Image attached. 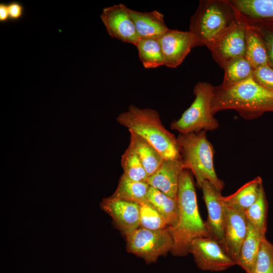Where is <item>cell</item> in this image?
I'll return each mask as SVG.
<instances>
[{"label":"cell","instance_id":"obj_1","mask_svg":"<svg viewBox=\"0 0 273 273\" xmlns=\"http://www.w3.org/2000/svg\"><path fill=\"white\" fill-rule=\"evenodd\" d=\"M211 111L234 110L245 120L256 118L267 112H273V91L256 82L251 76L240 83L213 86Z\"/></svg>","mask_w":273,"mask_h":273},{"label":"cell","instance_id":"obj_2","mask_svg":"<svg viewBox=\"0 0 273 273\" xmlns=\"http://www.w3.org/2000/svg\"><path fill=\"white\" fill-rule=\"evenodd\" d=\"M178 214L176 224L168 228L173 245L171 253L182 256L189 253L192 241L197 238L209 237L205 222L200 215L195 187L189 171L181 174L177 195Z\"/></svg>","mask_w":273,"mask_h":273},{"label":"cell","instance_id":"obj_3","mask_svg":"<svg viewBox=\"0 0 273 273\" xmlns=\"http://www.w3.org/2000/svg\"><path fill=\"white\" fill-rule=\"evenodd\" d=\"M122 126L153 145L165 160L182 158L177 137L163 125L158 112L151 108L130 105L116 117Z\"/></svg>","mask_w":273,"mask_h":273},{"label":"cell","instance_id":"obj_4","mask_svg":"<svg viewBox=\"0 0 273 273\" xmlns=\"http://www.w3.org/2000/svg\"><path fill=\"white\" fill-rule=\"evenodd\" d=\"M240 21L229 0H202L192 16L189 31L196 46L210 50L218 40Z\"/></svg>","mask_w":273,"mask_h":273},{"label":"cell","instance_id":"obj_5","mask_svg":"<svg viewBox=\"0 0 273 273\" xmlns=\"http://www.w3.org/2000/svg\"><path fill=\"white\" fill-rule=\"evenodd\" d=\"M177 139L185 169L192 172L197 186L200 188L202 183L207 180L221 192L224 184L216 173L214 165L215 151L207 139L206 131L179 133Z\"/></svg>","mask_w":273,"mask_h":273},{"label":"cell","instance_id":"obj_6","mask_svg":"<svg viewBox=\"0 0 273 273\" xmlns=\"http://www.w3.org/2000/svg\"><path fill=\"white\" fill-rule=\"evenodd\" d=\"M213 88L210 83L197 82L193 89L194 100L179 119L171 122L170 128L180 134L217 129L219 123L211 111Z\"/></svg>","mask_w":273,"mask_h":273},{"label":"cell","instance_id":"obj_7","mask_svg":"<svg viewBox=\"0 0 273 273\" xmlns=\"http://www.w3.org/2000/svg\"><path fill=\"white\" fill-rule=\"evenodd\" d=\"M127 252L144 259L147 263L171 251L173 242L168 229L151 230L139 227L126 236Z\"/></svg>","mask_w":273,"mask_h":273},{"label":"cell","instance_id":"obj_8","mask_svg":"<svg viewBox=\"0 0 273 273\" xmlns=\"http://www.w3.org/2000/svg\"><path fill=\"white\" fill-rule=\"evenodd\" d=\"M189 253L192 254L198 267L203 270L223 271L236 264L222 246L210 237L194 239Z\"/></svg>","mask_w":273,"mask_h":273},{"label":"cell","instance_id":"obj_9","mask_svg":"<svg viewBox=\"0 0 273 273\" xmlns=\"http://www.w3.org/2000/svg\"><path fill=\"white\" fill-rule=\"evenodd\" d=\"M129 9L122 4L114 5L104 8L100 17L111 37L136 46L141 38Z\"/></svg>","mask_w":273,"mask_h":273},{"label":"cell","instance_id":"obj_10","mask_svg":"<svg viewBox=\"0 0 273 273\" xmlns=\"http://www.w3.org/2000/svg\"><path fill=\"white\" fill-rule=\"evenodd\" d=\"M203 200L206 204L208 217L205 222L210 238L221 245L223 241L225 222V204L222 200L221 192L209 181H204L201 186Z\"/></svg>","mask_w":273,"mask_h":273},{"label":"cell","instance_id":"obj_11","mask_svg":"<svg viewBox=\"0 0 273 273\" xmlns=\"http://www.w3.org/2000/svg\"><path fill=\"white\" fill-rule=\"evenodd\" d=\"M247 27L240 17V21L209 50L213 59L222 68L230 61L245 56Z\"/></svg>","mask_w":273,"mask_h":273},{"label":"cell","instance_id":"obj_12","mask_svg":"<svg viewBox=\"0 0 273 273\" xmlns=\"http://www.w3.org/2000/svg\"><path fill=\"white\" fill-rule=\"evenodd\" d=\"M161 47L164 66L175 68L180 65L191 50L196 47L189 31L169 29L158 39Z\"/></svg>","mask_w":273,"mask_h":273},{"label":"cell","instance_id":"obj_13","mask_svg":"<svg viewBox=\"0 0 273 273\" xmlns=\"http://www.w3.org/2000/svg\"><path fill=\"white\" fill-rule=\"evenodd\" d=\"M225 210L224 237L221 246L236 264L241 246L247 236L248 219L244 210L226 204Z\"/></svg>","mask_w":273,"mask_h":273},{"label":"cell","instance_id":"obj_14","mask_svg":"<svg viewBox=\"0 0 273 273\" xmlns=\"http://www.w3.org/2000/svg\"><path fill=\"white\" fill-rule=\"evenodd\" d=\"M100 206L111 217L114 226L125 237L140 227L139 204L110 196L103 198Z\"/></svg>","mask_w":273,"mask_h":273},{"label":"cell","instance_id":"obj_15","mask_svg":"<svg viewBox=\"0 0 273 273\" xmlns=\"http://www.w3.org/2000/svg\"><path fill=\"white\" fill-rule=\"evenodd\" d=\"M185 169L182 158L164 160L146 182L168 196L176 199L180 176Z\"/></svg>","mask_w":273,"mask_h":273},{"label":"cell","instance_id":"obj_16","mask_svg":"<svg viewBox=\"0 0 273 273\" xmlns=\"http://www.w3.org/2000/svg\"><path fill=\"white\" fill-rule=\"evenodd\" d=\"M129 12L141 39H159L169 29L164 15L157 10L143 12L129 9Z\"/></svg>","mask_w":273,"mask_h":273},{"label":"cell","instance_id":"obj_17","mask_svg":"<svg viewBox=\"0 0 273 273\" xmlns=\"http://www.w3.org/2000/svg\"><path fill=\"white\" fill-rule=\"evenodd\" d=\"M245 23L273 19V0H229Z\"/></svg>","mask_w":273,"mask_h":273},{"label":"cell","instance_id":"obj_18","mask_svg":"<svg viewBox=\"0 0 273 273\" xmlns=\"http://www.w3.org/2000/svg\"><path fill=\"white\" fill-rule=\"evenodd\" d=\"M264 237L248 220L247 236L236 261V264L246 273H253L261 241Z\"/></svg>","mask_w":273,"mask_h":273},{"label":"cell","instance_id":"obj_19","mask_svg":"<svg viewBox=\"0 0 273 273\" xmlns=\"http://www.w3.org/2000/svg\"><path fill=\"white\" fill-rule=\"evenodd\" d=\"M130 143L142 161L148 176L154 173L165 160L159 151L150 143L132 131Z\"/></svg>","mask_w":273,"mask_h":273},{"label":"cell","instance_id":"obj_20","mask_svg":"<svg viewBox=\"0 0 273 273\" xmlns=\"http://www.w3.org/2000/svg\"><path fill=\"white\" fill-rule=\"evenodd\" d=\"M147 201L165 218L168 228L176 224L178 214L177 198H172L157 189L150 186Z\"/></svg>","mask_w":273,"mask_h":273},{"label":"cell","instance_id":"obj_21","mask_svg":"<svg viewBox=\"0 0 273 273\" xmlns=\"http://www.w3.org/2000/svg\"><path fill=\"white\" fill-rule=\"evenodd\" d=\"M262 187V179L257 176L245 184L234 193L223 196L222 200L226 204L245 211L256 200Z\"/></svg>","mask_w":273,"mask_h":273},{"label":"cell","instance_id":"obj_22","mask_svg":"<svg viewBox=\"0 0 273 273\" xmlns=\"http://www.w3.org/2000/svg\"><path fill=\"white\" fill-rule=\"evenodd\" d=\"M149 187L146 181L132 180L123 173L115 191L110 197L140 204L147 201Z\"/></svg>","mask_w":273,"mask_h":273},{"label":"cell","instance_id":"obj_23","mask_svg":"<svg viewBox=\"0 0 273 273\" xmlns=\"http://www.w3.org/2000/svg\"><path fill=\"white\" fill-rule=\"evenodd\" d=\"M245 57L254 69L269 64L266 50L259 33L255 28L248 25Z\"/></svg>","mask_w":273,"mask_h":273},{"label":"cell","instance_id":"obj_24","mask_svg":"<svg viewBox=\"0 0 273 273\" xmlns=\"http://www.w3.org/2000/svg\"><path fill=\"white\" fill-rule=\"evenodd\" d=\"M135 47L140 60L146 69H153L164 65L163 54L158 39H140Z\"/></svg>","mask_w":273,"mask_h":273},{"label":"cell","instance_id":"obj_25","mask_svg":"<svg viewBox=\"0 0 273 273\" xmlns=\"http://www.w3.org/2000/svg\"><path fill=\"white\" fill-rule=\"evenodd\" d=\"M222 69L224 74L221 85L223 86L234 85L248 79L252 76L254 70L245 56L230 61Z\"/></svg>","mask_w":273,"mask_h":273},{"label":"cell","instance_id":"obj_26","mask_svg":"<svg viewBox=\"0 0 273 273\" xmlns=\"http://www.w3.org/2000/svg\"><path fill=\"white\" fill-rule=\"evenodd\" d=\"M267 203L263 187L255 202L245 210L246 217L262 235L265 236L267 229Z\"/></svg>","mask_w":273,"mask_h":273},{"label":"cell","instance_id":"obj_27","mask_svg":"<svg viewBox=\"0 0 273 273\" xmlns=\"http://www.w3.org/2000/svg\"><path fill=\"white\" fill-rule=\"evenodd\" d=\"M121 165L123 174L132 180L146 181L149 176L137 153L129 144L121 156Z\"/></svg>","mask_w":273,"mask_h":273},{"label":"cell","instance_id":"obj_28","mask_svg":"<svg viewBox=\"0 0 273 273\" xmlns=\"http://www.w3.org/2000/svg\"><path fill=\"white\" fill-rule=\"evenodd\" d=\"M140 206V226L151 230L168 229V225L165 218L147 201L141 203Z\"/></svg>","mask_w":273,"mask_h":273},{"label":"cell","instance_id":"obj_29","mask_svg":"<svg viewBox=\"0 0 273 273\" xmlns=\"http://www.w3.org/2000/svg\"><path fill=\"white\" fill-rule=\"evenodd\" d=\"M253 273H273V244L263 238Z\"/></svg>","mask_w":273,"mask_h":273},{"label":"cell","instance_id":"obj_30","mask_svg":"<svg viewBox=\"0 0 273 273\" xmlns=\"http://www.w3.org/2000/svg\"><path fill=\"white\" fill-rule=\"evenodd\" d=\"M247 25L255 28L259 33L266 50L268 64L273 68V19L247 24Z\"/></svg>","mask_w":273,"mask_h":273},{"label":"cell","instance_id":"obj_31","mask_svg":"<svg viewBox=\"0 0 273 273\" xmlns=\"http://www.w3.org/2000/svg\"><path fill=\"white\" fill-rule=\"evenodd\" d=\"M252 76L259 84L273 91V68L269 64L254 68Z\"/></svg>","mask_w":273,"mask_h":273},{"label":"cell","instance_id":"obj_32","mask_svg":"<svg viewBox=\"0 0 273 273\" xmlns=\"http://www.w3.org/2000/svg\"><path fill=\"white\" fill-rule=\"evenodd\" d=\"M10 19L16 20L20 18L23 14V7L18 2H13L8 5Z\"/></svg>","mask_w":273,"mask_h":273},{"label":"cell","instance_id":"obj_33","mask_svg":"<svg viewBox=\"0 0 273 273\" xmlns=\"http://www.w3.org/2000/svg\"><path fill=\"white\" fill-rule=\"evenodd\" d=\"M9 17L8 5L4 3L0 4V21L4 22L7 21Z\"/></svg>","mask_w":273,"mask_h":273}]
</instances>
